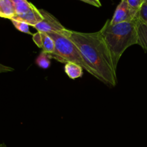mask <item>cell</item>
Segmentation results:
<instances>
[{"label": "cell", "mask_w": 147, "mask_h": 147, "mask_svg": "<svg viewBox=\"0 0 147 147\" xmlns=\"http://www.w3.org/2000/svg\"><path fill=\"white\" fill-rule=\"evenodd\" d=\"M67 35L80 51L90 74L107 86H116V69L100 32L85 33L67 30Z\"/></svg>", "instance_id": "cell-1"}, {"label": "cell", "mask_w": 147, "mask_h": 147, "mask_svg": "<svg viewBox=\"0 0 147 147\" xmlns=\"http://www.w3.org/2000/svg\"><path fill=\"white\" fill-rule=\"evenodd\" d=\"M137 18L130 22L111 24L107 20L100 30L113 59L115 67L128 47L139 43Z\"/></svg>", "instance_id": "cell-2"}, {"label": "cell", "mask_w": 147, "mask_h": 147, "mask_svg": "<svg viewBox=\"0 0 147 147\" xmlns=\"http://www.w3.org/2000/svg\"><path fill=\"white\" fill-rule=\"evenodd\" d=\"M66 30L63 33H50V37L55 42V48L49 56L62 63H74L81 66L84 70L90 74V70L83 60L80 51L67 35Z\"/></svg>", "instance_id": "cell-3"}, {"label": "cell", "mask_w": 147, "mask_h": 147, "mask_svg": "<svg viewBox=\"0 0 147 147\" xmlns=\"http://www.w3.org/2000/svg\"><path fill=\"white\" fill-rule=\"evenodd\" d=\"M43 17V20L36 24L34 28L37 32L50 34V33H63L67 29L50 13L44 9H40Z\"/></svg>", "instance_id": "cell-4"}, {"label": "cell", "mask_w": 147, "mask_h": 147, "mask_svg": "<svg viewBox=\"0 0 147 147\" xmlns=\"http://www.w3.org/2000/svg\"><path fill=\"white\" fill-rule=\"evenodd\" d=\"M137 12V10L134 9L129 6L127 0H121L120 4L118 5L113 17L110 20V22L111 24H116L132 21L136 18Z\"/></svg>", "instance_id": "cell-5"}, {"label": "cell", "mask_w": 147, "mask_h": 147, "mask_svg": "<svg viewBox=\"0 0 147 147\" xmlns=\"http://www.w3.org/2000/svg\"><path fill=\"white\" fill-rule=\"evenodd\" d=\"M32 39L40 48L42 50V52L46 53H52L55 48V42L50 34L41 32H37L32 35Z\"/></svg>", "instance_id": "cell-6"}, {"label": "cell", "mask_w": 147, "mask_h": 147, "mask_svg": "<svg viewBox=\"0 0 147 147\" xmlns=\"http://www.w3.org/2000/svg\"><path fill=\"white\" fill-rule=\"evenodd\" d=\"M11 20L23 22L27 23L30 26L34 27L36 24L42 21L43 17L40 13V10L37 9L34 6H33L32 9L28 12L22 14V15H15Z\"/></svg>", "instance_id": "cell-7"}, {"label": "cell", "mask_w": 147, "mask_h": 147, "mask_svg": "<svg viewBox=\"0 0 147 147\" xmlns=\"http://www.w3.org/2000/svg\"><path fill=\"white\" fill-rule=\"evenodd\" d=\"M16 15L11 0H0V17L11 20Z\"/></svg>", "instance_id": "cell-8"}, {"label": "cell", "mask_w": 147, "mask_h": 147, "mask_svg": "<svg viewBox=\"0 0 147 147\" xmlns=\"http://www.w3.org/2000/svg\"><path fill=\"white\" fill-rule=\"evenodd\" d=\"M83 68L78 64L74 63H67L65 65V72L70 78L76 79L83 76Z\"/></svg>", "instance_id": "cell-9"}, {"label": "cell", "mask_w": 147, "mask_h": 147, "mask_svg": "<svg viewBox=\"0 0 147 147\" xmlns=\"http://www.w3.org/2000/svg\"><path fill=\"white\" fill-rule=\"evenodd\" d=\"M14 5L16 15H22L28 12L33 7V4L27 0H11Z\"/></svg>", "instance_id": "cell-10"}, {"label": "cell", "mask_w": 147, "mask_h": 147, "mask_svg": "<svg viewBox=\"0 0 147 147\" xmlns=\"http://www.w3.org/2000/svg\"><path fill=\"white\" fill-rule=\"evenodd\" d=\"M138 36H139L138 45L147 51V27L144 24H141L139 22L138 24Z\"/></svg>", "instance_id": "cell-11"}, {"label": "cell", "mask_w": 147, "mask_h": 147, "mask_svg": "<svg viewBox=\"0 0 147 147\" xmlns=\"http://www.w3.org/2000/svg\"><path fill=\"white\" fill-rule=\"evenodd\" d=\"M50 59L48 53L42 51L36 60V63L41 68L47 69L50 65Z\"/></svg>", "instance_id": "cell-12"}, {"label": "cell", "mask_w": 147, "mask_h": 147, "mask_svg": "<svg viewBox=\"0 0 147 147\" xmlns=\"http://www.w3.org/2000/svg\"><path fill=\"white\" fill-rule=\"evenodd\" d=\"M136 18L141 24H144L147 27V0H145L140 9L138 10Z\"/></svg>", "instance_id": "cell-13"}, {"label": "cell", "mask_w": 147, "mask_h": 147, "mask_svg": "<svg viewBox=\"0 0 147 147\" xmlns=\"http://www.w3.org/2000/svg\"><path fill=\"white\" fill-rule=\"evenodd\" d=\"M11 22H12L13 25L15 27V28L18 30L19 31L22 32L23 33H25V34H32V33L30 31V25L27 24V23L14 20H11Z\"/></svg>", "instance_id": "cell-14"}, {"label": "cell", "mask_w": 147, "mask_h": 147, "mask_svg": "<svg viewBox=\"0 0 147 147\" xmlns=\"http://www.w3.org/2000/svg\"><path fill=\"white\" fill-rule=\"evenodd\" d=\"M128 4H129L131 8H133L135 10H139L140 9L141 6L143 4L145 0H127Z\"/></svg>", "instance_id": "cell-15"}, {"label": "cell", "mask_w": 147, "mask_h": 147, "mask_svg": "<svg viewBox=\"0 0 147 147\" xmlns=\"http://www.w3.org/2000/svg\"><path fill=\"white\" fill-rule=\"evenodd\" d=\"M80 1H83V2H86L87 4H90L92 6H94V7H100L101 6L100 1L99 0H80Z\"/></svg>", "instance_id": "cell-16"}, {"label": "cell", "mask_w": 147, "mask_h": 147, "mask_svg": "<svg viewBox=\"0 0 147 147\" xmlns=\"http://www.w3.org/2000/svg\"><path fill=\"white\" fill-rule=\"evenodd\" d=\"M13 70H14V69H13L12 67L4 65H2L0 63V73H7V72H11L13 71Z\"/></svg>", "instance_id": "cell-17"}, {"label": "cell", "mask_w": 147, "mask_h": 147, "mask_svg": "<svg viewBox=\"0 0 147 147\" xmlns=\"http://www.w3.org/2000/svg\"><path fill=\"white\" fill-rule=\"evenodd\" d=\"M3 146H4V144H1L0 145V147H3Z\"/></svg>", "instance_id": "cell-18"}, {"label": "cell", "mask_w": 147, "mask_h": 147, "mask_svg": "<svg viewBox=\"0 0 147 147\" xmlns=\"http://www.w3.org/2000/svg\"><path fill=\"white\" fill-rule=\"evenodd\" d=\"M3 147H7V146H4H4H3Z\"/></svg>", "instance_id": "cell-19"}]
</instances>
